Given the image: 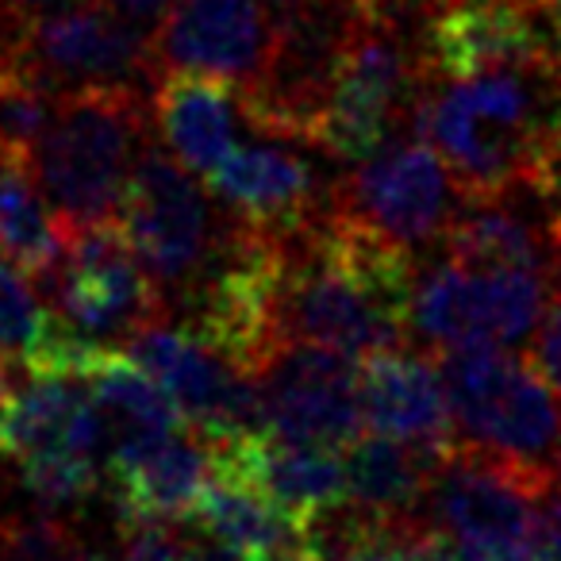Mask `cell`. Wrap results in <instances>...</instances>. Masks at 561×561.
<instances>
[{
	"label": "cell",
	"mask_w": 561,
	"mask_h": 561,
	"mask_svg": "<svg viewBox=\"0 0 561 561\" xmlns=\"http://www.w3.org/2000/svg\"><path fill=\"white\" fill-rule=\"evenodd\" d=\"M20 481L43 512H70L101 484V461L85 454H43L20 461Z\"/></svg>",
	"instance_id": "484cf974"
},
{
	"label": "cell",
	"mask_w": 561,
	"mask_h": 561,
	"mask_svg": "<svg viewBox=\"0 0 561 561\" xmlns=\"http://www.w3.org/2000/svg\"><path fill=\"white\" fill-rule=\"evenodd\" d=\"M354 358L328 346L285 343L257 374L265 435L346 450L362 435V397Z\"/></svg>",
	"instance_id": "8fae6325"
},
{
	"label": "cell",
	"mask_w": 561,
	"mask_h": 561,
	"mask_svg": "<svg viewBox=\"0 0 561 561\" xmlns=\"http://www.w3.org/2000/svg\"><path fill=\"white\" fill-rule=\"evenodd\" d=\"M553 297L550 270H469L446 262L415 280L412 331L438 351L519 343L542 328Z\"/></svg>",
	"instance_id": "5b68a950"
},
{
	"label": "cell",
	"mask_w": 561,
	"mask_h": 561,
	"mask_svg": "<svg viewBox=\"0 0 561 561\" xmlns=\"http://www.w3.org/2000/svg\"><path fill=\"white\" fill-rule=\"evenodd\" d=\"M188 519L196 523V535L224 546V550H231L242 561H257L265 553L305 542V527L247 469L234 466L219 450L216 473H211L208 489H204L201 504L193 507Z\"/></svg>",
	"instance_id": "d6986e66"
},
{
	"label": "cell",
	"mask_w": 561,
	"mask_h": 561,
	"mask_svg": "<svg viewBox=\"0 0 561 561\" xmlns=\"http://www.w3.org/2000/svg\"><path fill=\"white\" fill-rule=\"evenodd\" d=\"M58 561H93V558H58Z\"/></svg>",
	"instance_id": "d590c367"
},
{
	"label": "cell",
	"mask_w": 561,
	"mask_h": 561,
	"mask_svg": "<svg viewBox=\"0 0 561 561\" xmlns=\"http://www.w3.org/2000/svg\"><path fill=\"white\" fill-rule=\"evenodd\" d=\"M351 12H369V16H400L408 0H346Z\"/></svg>",
	"instance_id": "f1b7e54d"
},
{
	"label": "cell",
	"mask_w": 561,
	"mask_h": 561,
	"mask_svg": "<svg viewBox=\"0 0 561 561\" xmlns=\"http://www.w3.org/2000/svg\"><path fill=\"white\" fill-rule=\"evenodd\" d=\"M208 193L224 201L247 227L270 234H297L316 211V173L285 147H234L208 173Z\"/></svg>",
	"instance_id": "e0dca14e"
},
{
	"label": "cell",
	"mask_w": 561,
	"mask_h": 561,
	"mask_svg": "<svg viewBox=\"0 0 561 561\" xmlns=\"http://www.w3.org/2000/svg\"><path fill=\"white\" fill-rule=\"evenodd\" d=\"M277 50V0H173L162 12L150 55L154 66L224 78L254 89Z\"/></svg>",
	"instance_id": "30bf717a"
},
{
	"label": "cell",
	"mask_w": 561,
	"mask_h": 561,
	"mask_svg": "<svg viewBox=\"0 0 561 561\" xmlns=\"http://www.w3.org/2000/svg\"><path fill=\"white\" fill-rule=\"evenodd\" d=\"M553 492L558 473L527 469L484 446L454 438L438 454L427 523L473 561H530L538 515Z\"/></svg>",
	"instance_id": "3957f363"
},
{
	"label": "cell",
	"mask_w": 561,
	"mask_h": 561,
	"mask_svg": "<svg viewBox=\"0 0 561 561\" xmlns=\"http://www.w3.org/2000/svg\"><path fill=\"white\" fill-rule=\"evenodd\" d=\"M85 385L93 392V404L101 408L104 427H108V458L124 446L142 443V438L173 435V431L188 427L178 400L127 351L108 346L101 362L89 369Z\"/></svg>",
	"instance_id": "7402d4cb"
},
{
	"label": "cell",
	"mask_w": 561,
	"mask_h": 561,
	"mask_svg": "<svg viewBox=\"0 0 561 561\" xmlns=\"http://www.w3.org/2000/svg\"><path fill=\"white\" fill-rule=\"evenodd\" d=\"M454 427L461 438L527 469L558 473L561 397L530 358L500 346L438 351Z\"/></svg>",
	"instance_id": "277c9868"
},
{
	"label": "cell",
	"mask_w": 561,
	"mask_h": 561,
	"mask_svg": "<svg viewBox=\"0 0 561 561\" xmlns=\"http://www.w3.org/2000/svg\"><path fill=\"white\" fill-rule=\"evenodd\" d=\"M535 366H538V374L546 377V381L553 385V392L561 397V289H558V297L550 300V312H546V320H542V328L535 331Z\"/></svg>",
	"instance_id": "4316f807"
},
{
	"label": "cell",
	"mask_w": 561,
	"mask_h": 561,
	"mask_svg": "<svg viewBox=\"0 0 561 561\" xmlns=\"http://www.w3.org/2000/svg\"><path fill=\"white\" fill-rule=\"evenodd\" d=\"M558 489H561V450H558Z\"/></svg>",
	"instance_id": "e575fe53"
},
{
	"label": "cell",
	"mask_w": 561,
	"mask_h": 561,
	"mask_svg": "<svg viewBox=\"0 0 561 561\" xmlns=\"http://www.w3.org/2000/svg\"><path fill=\"white\" fill-rule=\"evenodd\" d=\"M362 420L374 435L400 438L420 450L443 454L454 443V412L435 358L408 351H381L358 369Z\"/></svg>",
	"instance_id": "2e32d148"
},
{
	"label": "cell",
	"mask_w": 561,
	"mask_h": 561,
	"mask_svg": "<svg viewBox=\"0 0 561 561\" xmlns=\"http://www.w3.org/2000/svg\"><path fill=\"white\" fill-rule=\"evenodd\" d=\"M142 101L135 85L70 89L32 158L35 181L66 231L116 219L139 165Z\"/></svg>",
	"instance_id": "7a4b0ae2"
},
{
	"label": "cell",
	"mask_w": 561,
	"mask_h": 561,
	"mask_svg": "<svg viewBox=\"0 0 561 561\" xmlns=\"http://www.w3.org/2000/svg\"><path fill=\"white\" fill-rule=\"evenodd\" d=\"M415 265L404 242L335 208L289 239L280 285V335L346 358L400 351L412 331Z\"/></svg>",
	"instance_id": "6da1fadb"
},
{
	"label": "cell",
	"mask_w": 561,
	"mask_h": 561,
	"mask_svg": "<svg viewBox=\"0 0 561 561\" xmlns=\"http://www.w3.org/2000/svg\"><path fill=\"white\" fill-rule=\"evenodd\" d=\"M50 328L55 312L35 293L32 273L0 254V354L24 369L39 354Z\"/></svg>",
	"instance_id": "d4e9b609"
},
{
	"label": "cell",
	"mask_w": 561,
	"mask_h": 561,
	"mask_svg": "<svg viewBox=\"0 0 561 561\" xmlns=\"http://www.w3.org/2000/svg\"><path fill=\"white\" fill-rule=\"evenodd\" d=\"M66 247L70 231L43 196L32 162L0 150V254L24 265L32 277H47Z\"/></svg>",
	"instance_id": "603a6c76"
},
{
	"label": "cell",
	"mask_w": 561,
	"mask_h": 561,
	"mask_svg": "<svg viewBox=\"0 0 561 561\" xmlns=\"http://www.w3.org/2000/svg\"><path fill=\"white\" fill-rule=\"evenodd\" d=\"M420 62L446 81L553 66L538 39L530 0H427Z\"/></svg>",
	"instance_id": "7c38bea8"
},
{
	"label": "cell",
	"mask_w": 561,
	"mask_h": 561,
	"mask_svg": "<svg viewBox=\"0 0 561 561\" xmlns=\"http://www.w3.org/2000/svg\"><path fill=\"white\" fill-rule=\"evenodd\" d=\"M85 454L108 466V427L81 377L27 374L0 412V458Z\"/></svg>",
	"instance_id": "9a60e30c"
},
{
	"label": "cell",
	"mask_w": 561,
	"mask_h": 561,
	"mask_svg": "<svg viewBox=\"0 0 561 561\" xmlns=\"http://www.w3.org/2000/svg\"><path fill=\"white\" fill-rule=\"evenodd\" d=\"M216 450L227 454L234 466L247 469L300 527L346 500L343 450L312 446V443H289V438H277V435L239 438V443H224Z\"/></svg>",
	"instance_id": "ffe728a7"
},
{
	"label": "cell",
	"mask_w": 561,
	"mask_h": 561,
	"mask_svg": "<svg viewBox=\"0 0 561 561\" xmlns=\"http://www.w3.org/2000/svg\"><path fill=\"white\" fill-rule=\"evenodd\" d=\"M12 392H16V385H12V374H9V358L0 354V412H4V404L12 400Z\"/></svg>",
	"instance_id": "1f68e13d"
},
{
	"label": "cell",
	"mask_w": 561,
	"mask_h": 561,
	"mask_svg": "<svg viewBox=\"0 0 561 561\" xmlns=\"http://www.w3.org/2000/svg\"><path fill=\"white\" fill-rule=\"evenodd\" d=\"M553 73H558V85H561V55H558V62H553Z\"/></svg>",
	"instance_id": "836d02e7"
},
{
	"label": "cell",
	"mask_w": 561,
	"mask_h": 561,
	"mask_svg": "<svg viewBox=\"0 0 561 561\" xmlns=\"http://www.w3.org/2000/svg\"><path fill=\"white\" fill-rule=\"evenodd\" d=\"M257 561H323V558L308 542H297V546H285V550H277V553H265V558H257Z\"/></svg>",
	"instance_id": "f546056e"
},
{
	"label": "cell",
	"mask_w": 561,
	"mask_h": 561,
	"mask_svg": "<svg viewBox=\"0 0 561 561\" xmlns=\"http://www.w3.org/2000/svg\"><path fill=\"white\" fill-rule=\"evenodd\" d=\"M43 280L55 297L58 316L96 343L135 339L150 323H162V289L135 254L119 219L70 231L62 262Z\"/></svg>",
	"instance_id": "52a82bcc"
},
{
	"label": "cell",
	"mask_w": 561,
	"mask_h": 561,
	"mask_svg": "<svg viewBox=\"0 0 561 561\" xmlns=\"http://www.w3.org/2000/svg\"><path fill=\"white\" fill-rule=\"evenodd\" d=\"M116 216L158 289L196 280L224 242H216L208 193L178 158L162 150H142Z\"/></svg>",
	"instance_id": "ba28073f"
},
{
	"label": "cell",
	"mask_w": 561,
	"mask_h": 561,
	"mask_svg": "<svg viewBox=\"0 0 561 561\" xmlns=\"http://www.w3.org/2000/svg\"><path fill=\"white\" fill-rule=\"evenodd\" d=\"M124 527L139 523H181L193 515L216 473V446L196 427L142 438L108 458Z\"/></svg>",
	"instance_id": "5bb4252c"
},
{
	"label": "cell",
	"mask_w": 561,
	"mask_h": 561,
	"mask_svg": "<svg viewBox=\"0 0 561 561\" xmlns=\"http://www.w3.org/2000/svg\"><path fill=\"white\" fill-rule=\"evenodd\" d=\"M446 254L469 270H550L542 239L500 201L469 204L446 227Z\"/></svg>",
	"instance_id": "cb8c5ba5"
},
{
	"label": "cell",
	"mask_w": 561,
	"mask_h": 561,
	"mask_svg": "<svg viewBox=\"0 0 561 561\" xmlns=\"http://www.w3.org/2000/svg\"><path fill=\"white\" fill-rule=\"evenodd\" d=\"M16 58L58 93L131 85L142 73H154L150 35L116 0H73L43 20H27Z\"/></svg>",
	"instance_id": "9c48e42d"
},
{
	"label": "cell",
	"mask_w": 561,
	"mask_h": 561,
	"mask_svg": "<svg viewBox=\"0 0 561 561\" xmlns=\"http://www.w3.org/2000/svg\"><path fill=\"white\" fill-rule=\"evenodd\" d=\"M346 500L385 523L427 519V496L438 454L389 435H358L343 450Z\"/></svg>",
	"instance_id": "44dd1931"
},
{
	"label": "cell",
	"mask_w": 561,
	"mask_h": 561,
	"mask_svg": "<svg viewBox=\"0 0 561 561\" xmlns=\"http://www.w3.org/2000/svg\"><path fill=\"white\" fill-rule=\"evenodd\" d=\"M343 185V208L404 247L435 239L458 193L446 162L423 139L369 154Z\"/></svg>",
	"instance_id": "4fadbf2b"
},
{
	"label": "cell",
	"mask_w": 561,
	"mask_h": 561,
	"mask_svg": "<svg viewBox=\"0 0 561 561\" xmlns=\"http://www.w3.org/2000/svg\"><path fill=\"white\" fill-rule=\"evenodd\" d=\"M530 561H561V492H553V496L542 504Z\"/></svg>",
	"instance_id": "83f0119b"
},
{
	"label": "cell",
	"mask_w": 561,
	"mask_h": 561,
	"mask_svg": "<svg viewBox=\"0 0 561 561\" xmlns=\"http://www.w3.org/2000/svg\"><path fill=\"white\" fill-rule=\"evenodd\" d=\"M242 116L239 85L208 73L162 70L154 73V119L165 150L188 173L208 178L234 150V127Z\"/></svg>",
	"instance_id": "ac0fdd59"
},
{
	"label": "cell",
	"mask_w": 561,
	"mask_h": 561,
	"mask_svg": "<svg viewBox=\"0 0 561 561\" xmlns=\"http://www.w3.org/2000/svg\"><path fill=\"white\" fill-rule=\"evenodd\" d=\"M20 4V12H27V9H43V4H55V0H16Z\"/></svg>",
	"instance_id": "d6a6232c"
},
{
	"label": "cell",
	"mask_w": 561,
	"mask_h": 561,
	"mask_svg": "<svg viewBox=\"0 0 561 561\" xmlns=\"http://www.w3.org/2000/svg\"><path fill=\"white\" fill-rule=\"evenodd\" d=\"M119 9L124 12H131V16H147V12H158V9H170L173 0H116Z\"/></svg>",
	"instance_id": "4dcf8cb0"
},
{
	"label": "cell",
	"mask_w": 561,
	"mask_h": 561,
	"mask_svg": "<svg viewBox=\"0 0 561 561\" xmlns=\"http://www.w3.org/2000/svg\"><path fill=\"white\" fill-rule=\"evenodd\" d=\"M400 16L351 12L346 39L331 66L312 147L343 162L377 154L408 89V50L397 35Z\"/></svg>",
	"instance_id": "8992f818"
}]
</instances>
